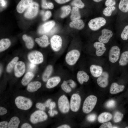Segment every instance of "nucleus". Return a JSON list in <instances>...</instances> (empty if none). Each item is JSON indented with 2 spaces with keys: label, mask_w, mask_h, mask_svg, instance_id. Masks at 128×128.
Returning <instances> with one entry per match:
<instances>
[{
  "label": "nucleus",
  "mask_w": 128,
  "mask_h": 128,
  "mask_svg": "<svg viewBox=\"0 0 128 128\" xmlns=\"http://www.w3.org/2000/svg\"><path fill=\"white\" fill-rule=\"evenodd\" d=\"M7 112V110L5 108L0 107V115L2 116L6 114Z\"/></svg>",
  "instance_id": "nucleus-49"
},
{
  "label": "nucleus",
  "mask_w": 128,
  "mask_h": 128,
  "mask_svg": "<svg viewBox=\"0 0 128 128\" xmlns=\"http://www.w3.org/2000/svg\"><path fill=\"white\" fill-rule=\"evenodd\" d=\"M81 99L77 94H74L71 96L70 102V108L73 112H76L79 110L80 105Z\"/></svg>",
  "instance_id": "nucleus-9"
},
{
  "label": "nucleus",
  "mask_w": 128,
  "mask_h": 128,
  "mask_svg": "<svg viewBox=\"0 0 128 128\" xmlns=\"http://www.w3.org/2000/svg\"><path fill=\"white\" fill-rule=\"evenodd\" d=\"M125 128H128V127L127 126V127H125Z\"/></svg>",
  "instance_id": "nucleus-63"
},
{
  "label": "nucleus",
  "mask_w": 128,
  "mask_h": 128,
  "mask_svg": "<svg viewBox=\"0 0 128 128\" xmlns=\"http://www.w3.org/2000/svg\"><path fill=\"white\" fill-rule=\"evenodd\" d=\"M121 37L124 40H126L128 38V25L126 26L122 32Z\"/></svg>",
  "instance_id": "nucleus-40"
},
{
  "label": "nucleus",
  "mask_w": 128,
  "mask_h": 128,
  "mask_svg": "<svg viewBox=\"0 0 128 128\" xmlns=\"http://www.w3.org/2000/svg\"><path fill=\"white\" fill-rule=\"evenodd\" d=\"M128 63V51H126L121 54L119 61L120 65L124 66Z\"/></svg>",
  "instance_id": "nucleus-32"
},
{
  "label": "nucleus",
  "mask_w": 128,
  "mask_h": 128,
  "mask_svg": "<svg viewBox=\"0 0 128 128\" xmlns=\"http://www.w3.org/2000/svg\"><path fill=\"white\" fill-rule=\"evenodd\" d=\"M81 18V15L79 8L76 6H73L71 10L70 19L73 21L79 19Z\"/></svg>",
  "instance_id": "nucleus-27"
},
{
  "label": "nucleus",
  "mask_w": 128,
  "mask_h": 128,
  "mask_svg": "<svg viewBox=\"0 0 128 128\" xmlns=\"http://www.w3.org/2000/svg\"><path fill=\"white\" fill-rule=\"evenodd\" d=\"M71 127L69 125L67 124H64L58 127L57 128H70Z\"/></svg>",
  "instance_id": "nucleus-56"
},
{
  "label": "nucleus",
  "mask_w": 128,
  "mask_h": 128,
  "mask_svg": "<svg viewBox=\"0 0 128 128\" xmlns=\"http://www.w3.org/2000/svg\"><path fill=\"white\" fill-rule=\"evenodd\" d=\"M125 88L123 85H120L116 82L113 83L111 86L110 92L112 94H115L122 91Z\"/></svg>",
  "instance_id": "nucleus-23"
},
{
  "label": "nucleus",
  "mask_w": 128,
  "mask_h": 128,
  "mask_svg": "<svg viewBox=\"0 0 128 128\" xmlns=\"http://www.w3.org/2000/svg\"><path fill=\"white\" fill-rule=\"evenodd\" d=\"M25 69L24 63L20 61L16 63L14 67V73L15 76L17 77H20L24 73Z\"/></svg>",
  "instance_id": "nucleus-13"
},
{
  "label": "nucleus",
  "mask_w": 128,
  "mask_h": 128,
  "mask_svg": "<svg viewBox=\"0 0 128 128\" xmlns=\"http://www.w3.org/2000/svg\"><path fill=\"white\" fill-rule=\"evenodd\" d=\"M116 9V8L114 6L107 7L105 8L103 11L104 15L106 17L111 16L113 12Z\"/></svg>",
  "instance_id": "nucleus-36"
},
{
  "label": "nucleus",
  "mask_w": 128,
  "mask_h": 128,
  "mask_svg": "<svg viewBox=\"0 0 128 128\" xmlns=\"http://www.w3.org/2000/svg\"><path fill=\"white\" fill-rule=\"evenodd\" d=\"M106 23V20L104 18L98 17L91 19L89 22L88 25L91 29L96 31L105 25Z\"/></svg>",
  "instance_id": "nucleus-4"
},
{
  "label": "nucleus",
  "mask_w": 128,
  "mask_h": 128,
  "mask_svg": "<svg viewBox=\"0 0 128 128\" xmlns=\"http://www.w3.org/2000/svg\"><path fill=\"white\" fill-rule=\"evenodd\" d=\"M35 41L40 46L43 48L47 47L50 44L48 37L45 35L36 38Z\"/></svg>",
  "instance_id": "nucleus-21"
},
{
  "label": "nucleus",
  "mask_w": 128,
  "mask_h": 128,
  "mask_svg": "<svg viewBox=\"0 0 128 128\" xmlns=\"http://www.w3.org/2000/svg\"><path fill=\"white\" fill-rule=\"evenodd\" d=\"M38 9L39 5L38 4L35 2H32L25 13V17L29 18L35 17L38 13Z\"/></svg>",
  "instance_id": "nucleus-10"
},
{
  "label": "nucleus",
  "mask_w": 128,
  "mask_h": 128,
  "mask_svg": "<svg viewBox=\"0 0 128 128\" xmlns=\"http://www.w3.org/2000/svg\"><path fill=\"white\" fill-rule=\"evenodd\" d=\"M36 107L42 111H44L46 109V106L44 104L38 102L36 105Z\"/></svg>",
  "instance_id": "nucleus-45"
},
{
  "label": "nucleus",
  "mask_w": 128,
  "mask_h": 128,
  "mask_svg": "<svg viewBox=\"0 0 128 128\" xmlns=\"http://www.w3.org/2000/svg\"><path fill=\"white\" fill-rule=\"evenodd\" d=\"M58 105L59 110L62 113H66L69 111L70 104L67 97L65 95H63L59 97Z\"/></svg>",
  "instance_id": "nucleus-6"
},
{
  "label": "nucleus",
  "mask_w": 128,
  "mask_h": 128,
  "mask_svg": "<svg viewBox=\"0 0 128 128\" xmlns=\"http://www.w3.org/2000/svg\"><path fill=\"white\" fill-rule=\"evenodd\" d=\"M20 121L18 118L14 116L11 119L8 125V128H18L20 123Z\"/></svg>",
  "instance_id": "nucleus-31"
},
{
  "label": "nucleus",
  "mask_w": 128,
  "mask_h": 128,
  "mask_svg": "<svg viewBox=\"0 0 128 128\" xmlns=\"http://www.w3.org/2000/svg\"><path fill=\"white\" fill-rule=\"evenodd\" d=\"M120 53V49L118 46H115L112 47L109 53V61L113 63L116 62L119 59Z\"/></svg>",
  "instance_id": "nucleus-11"
},
{
  "label": "nucleus",
  "mask_w": 128,
  "mask_h": 128,
  "mask_svg": "<svg viewBox=\"0 0 128 128\" xmlns=\"http://www.w3.org/2000/svg\"><path fill=\"white\" fill-rule=\"evenodd\" d=\"M51 15V13L49 11H47L45 13V15L43 18L44 21H46L50 18Z\"/></svg>",
  "instance_id": "nucleus-46"
},
{
  "label": "nucleus",
  "mask_w": 128,
  "mask_h": 128,
  "mask_svg": "<svg viewBox=\"0 0 128 128\" xmlns=\"http://www.w3.org/2000/svg\"><path fill=\"white\" fill-rule=\"evenodd\" d=\"M71 87L72 88H75L76 84L75 82L73 80L70 79L67 81Z\"/></svg>",
  "instance_id": "nucleus-47"
},
{
  "label": "nucleus",
  "mask_w": 128,
  "mask_h": 128,
  "mask_svg": "<svg viewBox=\"0 0 128 128\" xmlns=\"http://www.w3.org/2000/svg\"><path fill=\"white\" fill-rule=\"evenodd\" d=\"M96 115L95 114H91L87 117V119L89 122H93L96 120Z\"/></svg>",
  "instance_id": "nucleus-42"
},
{
  "label": "nucleus",
  "mask_w": 128,
  "mask_h": 128,
  "mask_svg": "<svg viewBox=\"0 0 128 128\" xmlns=\"http://www.w3.org/2000/svg\"><path fill=\"white\" fill-rule=\"evenodd\" d=\"M61 87L62 89L67 93L70 92L72 91L67 81H64L61 85Z\"/></svg>",
  "instance_id": "nucleus-37"
},
{
  "label": "nucleus",
  "mask_w": 128,
  "mask_h": 128,
  "mask_svg": "<svg viewBox=\"0 0 128 128\" xmlns=\"http://www.w3.org/2000/svg\"><path fill=\"white\" fill-rule=\"evenodd\" d=\"M35 64L31 63L29 65V68L31 69H33L35 67Z\"/></svg>",
  "instance_id": "nucleus-58"
},
{
  "label": "nucleus",
  "mask_w": 128,
  "mask_h": 128,
  "mask_svg": "<svg viewBox=\"0 0 128 128\" xmlns=\"http://www.w3.org/2000/svg\"><path fill=\"white\" fill-rule=\"evenodd\" d=\"M11 42L9 39L4 38L0 41V51L1 52L7 49L10 46Z\"/></svg>",
  "instance_id": "nucleus-29"
},
{
  "label": "nucleus",
  "mask_w": 128,
  "mask_h": 128,
  "mask_svg": "<svg viewBox=\"0 0 128 128\" xmlns=\"http://www.w3.org/2000/svg\"><path fill=\"white\" fill-rule=\"evenodd\" d=\"M97 97L93 95L88 96L84 101L82 108L83 112L85 114L90 113L93 109L97 102Z\"/></svg>",
  "instance_id": "nucleus-1"
},
{
  "label": "nucleus",
  "mask_w": 128,
  "mask_h": 128,
  "mask_svg": "<svg viewBox=\"0 0 128 128\" xmlns=\"http://www.w3.org/2000/svg\"><path fill=\"white\" fill-rule=\"evenodd\" d=\"M69 27L78 30L82 29L85 26V23L82 19H78L72 21L69 24Z\"/></svg>",
  "instance_id": "nucleus-22"
},
{
  "label": "nucleus",
  "mask_w": 128,
  "mask_h": 128,
  "mask_svg": "<svg viewBox=\"0 0 128 128\" xmlns=\"http://www.w3.org/2000/svg\"><path fill=\"white\" fill-rule=\"evenodd\" d=\"M60 78L58 76L51 77L48 80L46 84V87L48 88H53L57 86L60 82Z\"/></svg>",
  "instance_id": "nucleus-18"
},
{
  "label": "nucleus",
  "mask_w": 128,
  "mask_h": 128,
  "mask_svg": "<svg viewBox=\"0 0 128 128\" xmlns=\"http://www.w3.org/2000/svg\"><path fill=\"white\" fill-rule=\"evenodd\" d=\"M94 1L96 2H99L101 1L102 0H93Z\"/></svg>",
  "instance_id": "nucleus-60"
},
{
  "label": "nucleus",
  "mask_w": 128,
  "mask_h": 128,
  "mask_svg": "<svg viewBox=\"0 0 128 128\" xmlns=\"http://www.w3.org/2000/svg\"><path fill=\"white\" fill-rule=\"evenodd\" d=\"M48 8L50 9H53L54 7L53 4L51 2H48Z\"/></svg>",
  "instance_id": "nucleus-57"
},
{
  "label": "nucleus",
  "mask_w": 128,
  "mask_h": 128,
  "mask_svg": "<svg viewBox=\"0 0 128 128\" xmlns=\"http://www.w3.org/2000/svg\"><path fill=\"white\" fill-rule=\"evenodd\" d=\"M15 103L17 108L21 110H26L30 108L32 105V102L29 98L21 96L15 98Z\"/></svg>",
  "instance_id": "nucleus-3"
},
{
  "label": "nucleus",
  "mask_w": 128,
  "mask_h": 128,
  "mask_svg": "<svg viewBox=\"0 0 128 128\" xmlns=\"http://www.w3.org/2000/svg\"><path fill=\"white\" fill-rule=\"evenodd\" d=\"M90 70L92 75L96 78L98 77L103 72V69L101 66L95 64L90 66Z\"/></svg>",
  "instance_id": "nucleus-19"
},
{
  "label": "nucleus",
  "mask_w": 128,
  "mask_h": 128,
  "mask_svg": "<svg viewBox=\"0 0 128 128\" xmlns=\"http://www.w3.org/2000/svg\"><path fill=\"white\" fill-rule=\"evenodd\" d=\"M101 34L98 40L99 42L104 43H107L113 35V32L111 30L105 28L102 30Z\"/></svg>",
  "instance_id": "nucleus-12"
},
{
  "label": "nucleus",
  "mask_w": 128,
  "mask_h": 128,
  "mask_svg": "<svg viewBox=\"0 0 128 128\" xmlns=\"http://www.w3.org/2000/svg\"><path fill=\"white\" fill-rule=\"evenodd\" d=\"M123 116L122 113L118 111L116 112L114 115V120L115 123H118L121 121L122 119Z\"/></svg>",
  "instance_id": "nucleus-39"
},
{
  "label": "nucleus",
  "mask_w": 128,
  "mask_h": 128,
  "mask_svg": "<svg viewBox=\"0 0 128 128\" xmlns=\"http://www.w3.org/2000/svg\"><path fill=\"white\" fill-rule=\"evenodd\" d=\"M109 78V75L107 72H103L97 79L98 84L101 87H106L108 85Z\"/></svg>",
  "instance_id": "nucleus-14"
},
{
  "label": "nucleus",
  "mask_w": 128,
  "mask_h": 128,
  "mask_svg": "<svg viewBox=\"0 0 128 128\" xmlns=\"http://www.w3.org/2000/svg\"><path fill=\"white\" fill-rule=\"evenodd\" d=\"M22 38L25 42L26 46L28 49H31L33 47L34 42L31 37L26 34H24L22 36Z\"/></svg>",
  "instance_id": "nucleus-30"
},
{
  "label": "nucleus",
  "mask_w": 128,
  "mask_h": 128,
  "mask_svg": "<svg viewBox=\"0 0 128 128\" xmlns=\"http://www.w3.org/2000/svg\"><path fill=\"white\" fill-rule=\"evenodd\" d=\"M112 128H118V127L116 126H114V127H112Z\"/></svg>",
  "instance_id": "nucleus-62"
},
{
  "label": "nucleus",
  "mask_w": 128,
  "mask_h": 128,
  "mask_svg": "<svg viewBox=\"0 0 128 128\" xmlns=\"http://www.w3.org/2000/svg\"><path fill=\"white\" fill-rule=\"evenodd\" d=\"M32 2V0H21L17 5V11L20 13H22L29 7Z\"/></svg>",
  "instance_id": "nucleus-16"
},
{
  "label": "nucleus",
  "mask_w": 128,
  "mask_h": 128,
  "mask_svg": "<svg viewBox=\"0 0 128 128\" xmlns=\"http://www.w3.org/2000/svg\"><path fill=\"white\" fill-rule=\"evenodd\" d=\"M77 77L78 81L81 84H83L84 82H87L89 79V76L83 70L78 71L77 73Z\"/></svg>",
  "instance_id": "nucleus-20"
},
{
  "label": "nucleus",
  "mask_w": 128,
  "mask_h": 128,
  "mask_svg": "<svg viewBox=\"0 0 128 128\" xmlns=\"http://www.w3.org/2000/svg\"><path fill=\"white\" fill-rule=\"evenodd\" d=\"M50 116L53 117L55 114H58V112L55 110H53L52 109H50L48 112Z\"/></svg>",
  "instance_id": "nucleus-51"
},
{
  "label": "nucleus",
  "mask_w": 128,
  "mask_h": 128,
  "mask_svg": "<svg viewBox=\"0 0 128 128\" xmlns=\"http://www.w3.org/2000/svg\"><path fill=\"white\" fill-rule=\"evenodd\" d=\"M72 5L76 6L79 8L82 9L85 6L84 4L81 0H73L71 3Z\"/></svg>",
  "instance_id": "nucleus-38"
},
{
  "label": "nucleus",
  "mask_w": 128,
  "mask_h": 128,
  "mask_svg": "<svg viewBox=\"0 0 128 128\" xmlns=\"http://www.w3.org/2000/svg\"><path fill=\"white\" fill-rule=\"evenodd\" d=\"M28 58L31 63L35 64L41 63L44 60L42 54L37 51H33L30 53L28 55Z\"/></svg>",
  "instance_id": "nucleus-7"
},
{
  "label": "nucleus",
  "mask_w": 128,
  "mask_h": 128,
  "mask_svg": "<svg viewBox=\"0 0 128 128\" xmlns=\"http://www.w3.org/2000/svg\"><path fill=\"white\" fill-rule=\"evenodd\" d=\"M112 115L110 113L104 112L101 114L99 116L98 120L101 123H103L110 121L112 118Z\"/></svg>",
  "instance_id": "nucleus-25"
},
{
  "label": "nucleus",
  "mask_w": 128,
  "mask_h": 128,
  "mask_svg": "<svg viewBox=\"0 0 128 128\" xmlns=\"http://www.w3.org/2000/svg\"><path fill=\"white\" fill-rule=\"evenodd\" d=\"M93 46L96 49V54L98 56H102L106 50L104 43L99 41L95 42Z\"/></svg>",
  "instance_id": "nucleus-17"
},
{
  "label": "nucleus",
  "mask_w": 128,
  "mask_h": 128,
  "mask_svg": "<svg viewBox=\"0 0 128 128\" xmlns=\"http://www.w3.org/2000/svg\"><path fill=\"white\" fill-rule=\"evenodd\" d=\"M48 2L46 1V0H42V7L44 8L47 9L48 8Z\"/></svg>",
  "instance_id": "nucleus-50"
},
{
  "label": "nucleus",
  "mask_w": 128,
  "mask_h": 128,
  "mask_svg": "<svg viewBox=\"0 0 128 128\" xmlns=\"http://www.w3.org/2000/svg\"><path fill=\"white\" fill-rule=\"evenodd\" d=\"M21 128H32V127L29 124L27 123H25L21 125Z\"/></svg>",
  "instance_id": "nucleus-53"
},
{
  "label": "nucleus",
  "mask_w": 128,
  "mask_h": 128,
  "mask_svg": "<svg viewBox=\"0 0 128 128\" xmlns=\"http://www.w3.org/2000/svg\"><path fill=\"white\" fill-rule=\"evenodd\" d=\"M57 3L62 4L68 2L71 0H54Z\"/></svg>",
  "instance_id": "nucleus-52"
},
{
  "label": "nucleus",
  "mask_w": 128,
  "mask_h": 128,
  "mask_svg": "<svg viewBox=\"0 0 128 128\" xmlns=\"http://www.w3.org/2000/svg\"><path fill=\"white\" fill-rule=\"evenodd\" d=\"M116 4L115 0H106L105 2V5L107 7L113 6Z\"/></svg>",
  "instance_id": "nucleus-43"
},
{
  "label": "nucleus",
  "mask_w": 128,
  "mask_h": 128,
  "mask_svg": "<svg viewBox=\"0 0 128 128\" xmlns=\"http://www.w3.org/2000/svg\"><path fill=\"white\" fill-rule=\"evenodd\" d=\"M62 13L60 15L62 18H64L67 16L71 11V7L69 5L64 6L61 8Z\"/></svg>",
  "instance_id": "nucleus-34"
},
{
  "label": "nucleus",
  "mask_w": 128,
  "mask_h": 128,
  "mask_svg": "<svg viewBox=\"0 0 128 128\" xmlns=\"http://www.w3.org/2000/svg\"><path fill=\"white\" fill-rule=\"evenodd\" d=\"M18 59V57H16L9 63L6 68V71L8 73L10 72L15 66Z\"/></svg>",
  "instance_id": "nucleus-35"
},
{
  "label": "nucleus",
  "mask_w": 128,
  "mask_h": 128,
  "mask_svg": "<svg viewBox=\"0 0 128 128\" xmlns=\"http://www.w3.org/2000/svg\"><path fill=\"white\" fill-rule=\"evenodd\" d=\"M8 123L7 121H4L0 122V128H6L8 127Z\"/></svg>",
  "instance_id": "nucleus-48"
},
{
  "label": "nucleus",
  "mask_w": 128,
  "mask_h": 128,
  "mask_svg": "<svg viewBox=\"0 0 128 128\" xmlns=\"http://www.w3.org/2000/svg\"><path fill=\"white\" fill-rule=\"evenodd\" d=\"M55 24L53 21L48 22L41 26L38 30L39 33L44 34L48 33L54 27Z\"/></svg>",
  "instance_id": "nucleus-15"
},
{
  "label": "nucleus",
  "mask_w": 128,
  "mask_h": 128,
  "mask_svg": "<svg viewBox=\"0 0 128 128\" xmlns=\"http://www.w3.org/2000/svg\"><path fill=\"white\" fill-rule=\"evenodd\" d=\"M51 99H49L46 101V103L44 104V105L46 107H48L49 106L51 102Z\"/></svg>",
  "instance_id": "nucleus-55"
},
{
  "label": "nucleus",
  "mask_w": 128,
  "mask_h": 128,
  "mask_svg": "<svg viewBox=\"0 0 128 128\" xmlns=\"http://www.w3.org/2000/svg\"><path fill=\"white\" fill-rule=\"evenodd\" d=\"M53 70V67L51 65H49L46 67L42 76V79L44 82L47 81L51 75Z\"/></svg>",
  "instance_id": "nucleus-26"
},
{
  "label": "nucleus",
  "mask_w": 128,
  "mask_h": 128,
  "mask_svg": "<svg viewBox=\"0 0 128 128\" xmlns=\"http://www.w3.org/2000/svg\"><path fill=\"white\" fill-rule=\"evenodd\" d=\"M116 105V102L114 100H111L108 101L106 103V107L108 108H111L114 107Z\"/></svg>",
  "instance_id": "nucleus-41"
},
{
  "label": "nucleus",
  "mask_w": 128,
  "mask_h": 128,
  "mask_svg": "<svg viewBox=\"0 0 128 128\" xmlns=\"http://www.w3.org/2000/svg\"><path fill=\"white\" fill-rule=\"evenodd\" d=\"M55 106L56 104L54 102H51L49 106V109H52L55 107Z\"/></svg>",
  "instance_id": "nucleus-54"
},
{
  "label": "nucleus",
  "mask_w": 128,
  "mask_h": 128,
  "mask_svg": "<svg viewBox=\"0 0 128 128\" xmlns=\"http://www.w3.org/2000/svg\"><path fill=\"white\" fill-rule=\"evenodd\" d=\"M119 8L122 11L126 13L128 11V0H120Z\"/></svg>",
  "instance_id": "nucleus-33"
},
{
  "label": "nucleus",
  "mask_w": 128,
  "mask_h": 128,
  "mask_svg": "<svg viewBox=\"0 0 128 128\" xmlns=\"http://www.w3.org/2000/svg\"><path fill=\"white\" fill-rule=\"evenodd\" d=\"M34 74L31 72L27 73L24 75L21 81V83L23 86L27 85L33 78Z\"/></svg>",
  "instance_id": "nucleus-28"
},
{
  "label": "nucleus",
  "mask_w": 128,
  "mask_h": 128,
  "mask_svg": "<svg viewBox=\"0 0 128 128\" xmlns=\"http://www.w3.org/2000/svg\"><path fill=\"white\" fill-rule=\"evenodd\" d=\"M0 3L2 6H4L5 5L6 3L4 0H0Z\"/></svg>",
  "instance_id": "nucleus-59"
},
{
  "label": "nucleus",
  "mask_w": 128,
  "mask_h": 128,
  "mask_svg": "<svg viewBox=\"0 0 128 128\" xmlns=\"http://www.w3.org/2000/svg\"><path fill=\"white\" fill-rule=\"evenodd\" d=\"M80 56V51L77 49H73L69 51L66 54L65 60L66 63L70 66L75 65Z\"/></svg>",
  "instance_id": "nucleus-2"
},
{
  "label": "nucleus",
  "mask_w": 128,
  "mask_h": 128,
  "mask_svg": "<svg viewBox=\"0 0 128 128\" xmlns=\"http://www.w3.org/2000/svg\"><path fill=\"white\" fill-rule=\"evenodd\" d=\"M48 116L45 112L41 110H37L31 115L30 120L31 122L33 124L44 121L46 120Z\"/></svg>",
  "instance_id": "nucleus-5"
},
{
  "label": "nucleus",
  "mask_w": 128,
  "mask_h": 128,
  "mask_svg": "<svg viewBox=\"0 0 128 128\" xmlns=\"http://www.w3.org/2000/svg\"><path fill=\"white\" fill-rule=\"evenodd\" d=\"M112 124L110 122H106L103 123L100 127V128H112Z\"/></svg>",
  "instance_id": "nucleus-44"
},
{
  "label": "nucleus",
  "mask_w": 128,
  "mask_h": 128,
  "mask_svg": "<svg viewBox=\"0 0 128 128\" xmlns=\"http://www.w3.org/2000/svg\"><path fill=\"white\" fill-rule=\"evenodd\" d=\"M2 68L1 67V66H0V75H1V73L2 72Z\"/></svg>",
  "instance_id": "nucleus-61"
},
{
  "label": "nucleus",
  "mask_w": 128,
  "mask_h": 128,
  "mask_svg": "<svg viewBox=\"0 0 128 128\" xmlns=\"http://www.w3.org/2000/svg\"><path fill=\"white\" fill-rule=\"evenodd\" d=\"M51 46L52 50L55 52L59 51L62 48V40L59 36L55 35L53 36L50 39Z\"/></svg>",
  "instance_id": "nucleus-8"
},
{
  "label": "nucleus",
  "mask_w": 128,
  "mask_h": 128,
  "mask_svg": "<svg viewBox=\"0 0 128 128\" xmlns=\"http://www.w3.org/2000/svg\"><path fill=\"white\" fill-rule=\"evenodd\" d=\"M41 83L38 81L31 82L27 85V90L29 92H32L37 91L41 86Z\"/></svg>",
  "instance_id": "nucleus-24"
}]
</instances>
